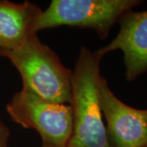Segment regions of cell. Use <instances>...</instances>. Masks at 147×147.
Returning a JSON list of instances; mask_svg holds the SVG:
<instances>
[{"label": "cell", "instance_id": "30bf717a", "mask_svg": "<svg viewBox=\"0 0 147 147\" xmlns=\"http://www.w3.org/2000/svg\"><path fill=\"white\" fill-rule=\"evenodd\" d=\"M143 147H147V145H146V146H143Z\"/></svg>", "mask_w": 147, "mask_h": 147}, {"label": "cell", "instance_id": "6da1fadb", "mask_svg": "<svg viewBox=\"0 0 147 147\" xmlns=\"http://www.w3.org/2000/svg\"><path fill=\"white\" fill-rule=\"evenodd\" d=\"M101 58L86 47L79 52L71 77L73 129L66 147H111L98 96Z\"/></svg>", "mask_w": 147, "mask_h": 147}, {"label": "cell", "instance_id": "7a4b0ae2", "mask_svg": "<svg viewBox=\"0 0 147 147\" xmlns=\"http://www.w3.org/2000/svg\"><path fill=\"white\" fill-rule=\"evenodd\" d=\"M21 74L23 89L44 100L70 104L72 72L65 67L50 47L42 43L37 34L11 50L1 51Z\"/></svg>", "mask_w": 147, "mask_h": 147}, {"label": "cell", "instance_id": "5b68a950", "mask_svg": "<svg viewBox=\"0 0 147 147\" xmlns=\"http://www.w3.org/2000/svg\"><path fill=\"white\" fill-rule=\"evenodd\" d=\"M98 96L110 146H146L147 110L135 109L121 101L101 75L98 81Z\"/></svg>", "mask_w": 147, "mask_h": 147}, {"label": "cell", "instance_id": "9c48e42d", "mask_svg": "<svg viewBox=\"0 0 147 147\" xmlns=\"http://www.w3.org/2000/svg\"><path fill=\"white\" fill-rule=\"evenodd\" d=\"M42 147H54V146H48V145H45V144H43V145H42Z\"/></svg>", "mask_w": 147, "mask_h": 147}, {"label": "cell", "instance_id": "52a82bcc", "mask_svg": "<svg viewBox=\"0 0 147 147\" xmlns=\"http://www.w3.org/2000/svg\"><path fill=\"white\" fill-rule=\"evenodd\" d=\"M42 10L34 3L0 0V52L18 47L34 34L32 28Z\"/></svg>", "mask_w": 147, "mask_h": 147}, {"label": "cell", "instance_id": "277c9868", "mask_svg": "<svg viewBox=\"0 0 147 147\" xmlns=\"http://www.w3.org/2000/svg\"><path fill=\"white\" fill-rule=\"evenodd\" d=\"M6 109L13 122L36 130L43 144L66 147L73 129L69 104L48 101L22 88L13 96Z\"/></svg>", "mask_w": 147, "mask_h": 147}, {"label": "cell", "instance_id": "8992f818", "mask_svg": "<svg viewBox=\"0 0 147 147\" xmlns=\"http://www.w3.org/2000/svg\"><path fill=\"white\" fill-rule=\"evenodd\" d=\"M119 30L105 47L96 51L100 56L120 50L123 53L127 81L131 82L147 72V10H131L118 21Z\"/></svg>", "mask_w": 147, "mask_h": 147}, {"label": "cell", "instance_id": "ba28073f", "mask_svg": "<svg viewBox=\"0 0 147 147\" xmlns=\"http://www.w3.org/2000/svg\"><path fill=\"white\" fill-rule=\"evenodd\" d=\"M9 130L0 119V147H7Z\"/></svg>", "mask_w": 147, "mask_h": 147}, {"label": "cell", "instance_id": "3957f363", "mask_svg": "<svg viewBox=\"0 0 147 147\" xmlns=\"http://www.w3.org/2000/svg\"><path fill=\"white\" fill-rule=\"evenodd\" d=\"M140 0H53L34 21L32 32L68 26L92 29L105 38L123 13Z\"/></svg>", "mask_w": 147, "mask_h": 147}]
</instances>
